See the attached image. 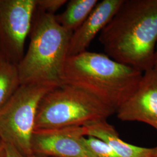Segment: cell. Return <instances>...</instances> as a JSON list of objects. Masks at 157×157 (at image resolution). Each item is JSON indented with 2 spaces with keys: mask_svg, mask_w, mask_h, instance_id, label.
I'll list each match as a JSON object with an SVG mask.
<instances>
[{
  "mask_svg": "<svg viewBox=\"0 0 157 157\" xmlns=\"http://www.w3.org/2000/svg\"><path fill=\"white\" fill-rule=\"evenodd\" d=\"M152 152L151 156V157H157V146L152 148Z\"/></svg>",
  "mask_w": 157,
  "mask_h": 157,
  "instance_id": "obj_18",
  "label": "cell"
},
{
  "mask_svg": "<svg viewBox=\"0 0 157 157\" xmlns=\"http://www.w3.org/2000/svg\"><path fill=\"white\" fill-rule=\"evenodd\" d=\"M59 85L21 84L0 109V139L14 146L23 155L32 157V138L40 103L47 93Z\"/></svg>",
  "mask_w": 157,
  "mask_h": 157,
  "instance_id": "obj_5",
  "label": "cell"
},
{
  "mask_svg": "<svg viewBox=\"0 0 157 157\" xmlns=\"http://www.w3.org/2000/svg\"><path fill=\"white\" fill-rule=\"evenodd\" d=\"M116 112L112 107L89 93L67 84L56 87L40 103L35 130L83 126L107 119Z\"/></svg>",
  "mask_w": 157,
  "mask_h": 157,
  "instance_id": "obj_4",
  "label": "cell"
},
{
  "mask_svg": "<svg viewBox=\"0 0 157 157\" xmlns=\"http://www.w3.org/2000/svg\"><path fill=\"white\" fill-rule=\"evenodd\" d=\"M32 157H40V156H37V155H33Z\"/></svg>",
  "mask_w": 157,
  "mask_h": 157,
  "instance_id": "obj_19",
  "label": "cell"
},
{
  "mask_svg": "<svg viewBox=\"0 0 157 157\" xmlns=\"http://www.w3.org/2000/svg\"><path fill=\"white\" fill-rule=\"evenodd\" d=\"M98 39L112 59L143 73L152 69L157 43V0H124Z\"/></svg>",
  "mask_w": 157,
  "mask_h": 157,
  "instance_id": "obj_1",
  "label": "cell"
},
{
  "mask_svg": "<svg viewBox=\"0 0 157 157\" xmlns=\"http://www.w3.org/2000/svg\"><path fill=\"white\" fill-rule=\"evenodd\" d=\"M21 85L17 65L0 56V109Z\"/></svg>",
  "mask_w": 157,
  "mask_h": 157,
  "instance_id": "obj_12",
  "label": "cell"
},
{
  "mask_svg": "<svg viewBox=\"0 0 157 157\" xmlns=\"http://www.w3.org/2000/svg\"><path fill=\"white\" fill-rule=\"evenodd\" d=\"M83 142L92 157H119L104 141L91 136H86Z\"/></svg>",
  "mask_w": 157,
  "mask_h": 157,
  "instance_id": "obj_13",
  "label": "cell"
},
{
  "mask_svg": "<svg viewBox=\"0 0 157 157\" xmlns=\"http://www.w3.org/2000/svg\"><path fill=\"white\" fill-rule=\"evenodd\" d=\"M97 0H71L62 13L55 15L58 23L73 32L83 23L98 3Z\"/></svg>",
  "mask_w": 157,
  "mask_h": 157,
  "instance_id": "obj_11",
  "label": "cell"
},
{
  "mask_svg": "<svg viewBox=\"0 0 157 157\" xmlns=\"http://www.w3.org/2000/svg\"><path fill=\"white\" fill-rule=\"evenodd\" d=\"M152 69L157 72V45H156V47H155L154 56Z\"/></svg>",
  "mask_w": 157,
  "mask_h": 157,
  "instance_id": "obj_17",
  "label": "cell"
},
{
  "mask_svg": "<svg viewBox=\"0 0 157 157\" xmlns=\"http://www.w3.org/2000/svg\"><path fill=\"white\" fill-rule=\"evenodd\" d=\"M72 33L61 26L55 15L36 8L28 49L17 64L21 84H63V69Z\"/></svg>",
  "mask_w": 157,
  "mask_h": 157,
  "instance_id": "obj_3",
  "label": "cell"
},
{
  "mask_svg": "<svg viewBox=\"0 0 157 157\" xmlns=\"http://www.w3.org/2000/svg\"><path fill=\"white\" fill-rule=\"evenodd\" d=\"M0 140H1V139H0Z\"/></svg>",
  "mask_w": 157,
  "mask_h": 157,
  "instance_id": "obj_20",
  "label": "cell"
},
{
  "mask_svg": "<svg viewBox=\"0 0 157 157\" xmlns=\"http://www.w3.org/2000/svg\"><path fill=\"white\" fill-rule=\"evenodd\" d=\"M6 144V157H28L23 155L14 146L5 143Z\"/></svg>",
  "mask_w": 157,
  "mask_h": 157,
  "instance_id": "obj_15",
  "label": "cell"
},
{
  "mask_svg": "<svg viewBox=\"0 0 157 157\" xmlns=\"http://www.w3.org/2000/svg\"><path fill=\"white\" fill-rule=\"evenodd\" d=\"M84 126L35 130L32 138L33 155L44 157H92L83 140Z\"/></svg>",
  "mask_w": 157,
  "mask_h": 157,
  "instance_id": "obj_7",
  "label": "cell"
},
{
  "mask_svg": "<svg viewBox=\"0 0 157 157\" xmlns=\"http://www.w3.org/2000/svg\"><path fill=\"white\" fill-rule=\"evenodd\" d=\"M86 129V136H91L104 141L109 146L119 157H151L152 148L133 146L124 141L115 128L101 119L83 126Z\"/></svg>",
  "mask_w": 157,
  "mask_h": 157,
  "instance_id": "obj_10",
  "label": "cell"
},
{
  "mask_svg": "<svg viewBox=\"0 0 157 157\" xmlns=\"http://www.w3.org/2000/svg\"><path fill=\"white\" fill-rule=\"evenodd\" d=\"M122 121L140 122L157 130V72L152 68L143 73L135 92L117 110Z\"/></svg>",
  "mask_w": 157,
  "mask_h": 157,
  "instance_id": "obj_8",
  "label": "cell"
},
{
  "mask_svg": "<svg viewBox=\"0 0 157 157\" xmlns=\"http://www.w3.org/2000/svg\"><path fill=\"white\" fill-rule=\"evenodd\" d=\"M124 0H103L98 2L90 15L72 34L67 56L87 51L95 36L101 33L115 15Z\"/></svg>",
  "mask_w": 157,
  "mask_h": 157,
  "instance_id": "obj_9",
  "label": "cell"
},
{
  "mask_svg": "<svg viewBox=\"0 0 157 157\" xmlns=\"http://www.w3.org/2000/svg\"><path fill=\"white\" fill-rule=\"evenodd\" d=\"M6 154L5 143L0 140V157H6Z\"/></svg>",
  "mask_w": 157,
  "mask_h": 157,
  "instance_id": "obj_16",
  "label": "cell"
},
{
  "mask_svg": "<svg viewBox=\"0 0 157 157\" xmlns=\"http://www.w3.org/2000/svg\"><path fill=\"white\" fill-rule=\"evenodd\" d=\"M67 2V0H37V8L54 15V13Z\"/></svg>",
  "mask_w": 157,
  "mask_h": 157,
  "instance_id": "obj_14",
  "label": "cell"
},
{
  "mask_svg": "<svg viewBox=\"0 0 157 157\" xmlns=\"http://www.w3.org/2000/svg\"><path fill=\"white\" fill-rule=\"evenodd\" d=\"M143 73L105 54L86 51L67 56L62 82L94 96L117 112L135 92Z\"/></svg>",
  "mask_w": 157,
  "mask_h": 157,
  "instance_id": "obj_2",
  "label": "cell"
},
{
  "mask_svg": "<svg viewBox=\"0 0 157 157\" xmlns=\"http://www.w3.org/2000/svg\"><path fill=\"white\" fill-rule=\"evenodd\" d=\"M37 0H0V56L17 65L25 55Z\"/></svg>",
  "mask_w": 157,
  "mask_h": 157,
  "instance_id": "obj_6",
  "label": "cell"
}]
</instances>
